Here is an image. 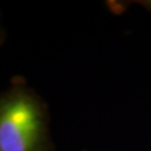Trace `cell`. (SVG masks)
I'll use <instances>...</instances> for the list:
<instances>
[{
    "label": "cell",
    "instance_id": "3957f363",
    "mask_svg": "<svg viewBox=\"0 0 151 151\" xmlns=\"http://www.w3.org/2000/svg\"><path fill=\"white\" fill-rule=\"evenodd\" d=\"M84 151H87V150H84Z\"/></svg>",
    "mask_w": 151,
    "mask_h": 151
},
{
    "label": "cell",
    "instance_id": "7a4b0ae2",
    "mask_svg": "<svg viewBox=\"0 0 151 151\" xmlns=\"http://www.w3.org/2000/svg\"><path fill=\"white\" fill-rule=\"evenodd\" d=\"M5 40H6V32L5 29H4V27L1 26V24H0V46L5 43Z\"/></svg>",
    "mask_w": 151,
    "mask_h": 151
},
{
    "label": "cell",
    "instance_id": "6da1fadb",
    "mask_svg": "<svg viewBox=\"0 0 151 151\" xmlns=\"http://www.w3.org/2000/svg\"><path fill=\"white\" fill-rule=\"evenodd\" d=\"M0 151H55L48 105L22 75L0 92Z\"/></svg>",
    "mask_w": 151,
    "mask_h": 151
}]
</instances>
